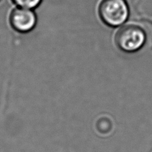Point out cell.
Masks as SVG:
<instances>
[{"label": "cell", "instance_id": "3957f363", "mask_svg": "<svg viewBox=\"0 0 152 152\" xmlns=\"http://www.w3.org/2000/svg\"><path fill=\"white\" fill-rule=\"evenodd\" d=\"M36 15L30 9L19 7L13 10L10 15V22L12 27L22 33L32 30L36 26Z\"/></svg>", "mask_w": 152, "mask_h": 152}, {"label": "cell", "instance_id": "7a4b0ae2", "mask_svg": "<svg viewBox=\"0 0 152 152\" xmlns=\"http://www.w3.org/2000/svg\"><path fill=\"white\" fill-rule=\"evenodd\" d=\"M144 31L136 25H126L120 28L115 35L116 45L126 52H134L141 48L145 42Z\"/></svg>", "mask_w": 152, "mask_h": 152}, {"label": "cell", "instance_id": "6da1fadb", "mask_svg": "<svg viewBox=\"0 0 152 152\" xmlns=\"http://www.w3.org/2000/svg\"><path fill=\"white\" fill-rule=\"evenodd\" d=\"M102 21L111 27H117L126 22L129 14L125 0H103L99 7Z\"/></svg>", "mask_w": 152, "mask_h": 152}, {"label": "cell", "instance_id": "277c9868", "mask_svg": "<svg viewBox=\"0 0 152 152\" xmlns=\"http://www.w3.org/2000/svg\"><path fill=\"white\" fill-rule=\"evenodd\" d=\"M18 7L32 10L40 4L42 0H12Z\"/></svg>", "mask_w": 152, "mask_h": 152}]
</instances>
